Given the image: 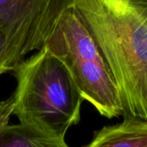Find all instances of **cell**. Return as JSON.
Wrapping results in <instances>:
<instances>
[{
    "mask_svg": "<svg viewBox=\"0 0 147 147\" xmlns=\"http://www.w3.org/2000/svg\"><path fill=\"white\" fill-rule=\"evenodd\" d=\"M56 0H0V30L7 39L12 71L44 46L56 17Z\"/></svg>",
    "mask_w": 147,
    "mask_h": 147,
    "instance_id": "cell-4",
    "label": "cell"
},
{
    "mask_svg": "<svg viewBox=\"0 0 147 147\" xmlns=\"http://www.w3.org/2000/svg\"><path fill=\"white\" fill-rule=\"evenodd\" d=\"M85 147H147V121L125 117L95 131Z\"/></svg>",
    "mask_w": 147,
    "mask_h": 147,
    "instance_id": "cell-5",
    "label": "cell"
},
{
    "mask_svg": "<svg viewBox=\"0 0 147 147\" xmlns=\"http://www.w3.org/2000/svg\"><path fill=\"white\" fill-rule=\"evenodd\" d=\"M14 107V97L11 95L9 99L0 101V127L9 124L10 118L12 115Z\"/></svg>",
    "mask_w": 147,
    "mask_h": 147,
    "instance_id": "cell-8",
    "label": "cell"
},
{
    "mask_svg": "<svg viewBox=\"0 0 147 147\" xmlns=\"http://www.w3.org/2000/svg\"><path fill=\"white\" fill-rule=\"evenodd\" d=\"M0 147H70L65 137L29 124L0 127Z\"/></svg>",
    "mask_w": 147,
    "mask_h": 147,
    "instance_id": "cell-6",
    "label": "cell"
},
{
    "mask_svg": "<svg viewBox=\"0 0 147 147\" xmlns=\"http://www.w3.org/2000/svg\"><path fill=\"white\" fill-rule=\"evenodd\" d=\"M12 72L18 82L12 114L19 123L65 137L80 122L84 100L65 66L45 46Z\"/></svg>",
    "mask_w": 147,
    "mask_h": 147,
    "instance_id": "cell-2",
    "label": "cell"
},
{
    "mask_svg": "<svg viewBox=\"0 0 147 147\" xmlns=\"http://www.w3.org/2000/svg\"><path fill=\"white\" fill-rule=\"evenodd\" d=\"M12 72L10 63L8 42L5 33L0 30V75Z\"/></svg>",
    "mask_w": 147,
    "mask_h": 147,
    "instance_id": "cell-7",
    "label": "cell"
},
{
    "mask_svg": "<svg viewBox=\"0 0 147 147\" xmlns=\"http://www.w3.org/2000/svg\"><path fill=\"white\" fill-rule=\"evenodd\" d=\"M44 46L67 68L84 100L107 119L124 110L112 71L95 40L72 8L58 11Z\"/></svg>",
    "mask_w": 147,
    "mask_h": 147,
    "instance_id": "cell-3",
    "label": "cell"
},
{
    "mask_svg": "<svg viewBox=\"0 0 147 147\" xmlns=\"http://www.w3.org/2000/svg\"><path fill=\"white\" fill-rule=\"evenodd\" d=\"M79 15L107 61L123 117L147 121V0H57Z\"/></svg>",
    "mask_w": 147,
    "mask_h": 147,
    "instance_id": "cell-1",
    "label": "cell"
}]
</instances>
